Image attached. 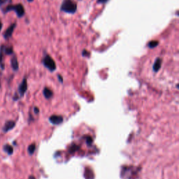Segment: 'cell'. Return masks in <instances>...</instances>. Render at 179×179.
I'll list each match as a JSON object with an SVG mask.
<instances>
[{"instance_id": "cell-1", "label": "cell", "mask_w": 179, "mask_h": 179, "mask_svg": "<svg viewBox=\"0 0 179 179\" xmlns=\"http://www.w3.org/2000/svg\"><path fill=\"white\" fill-rule=\"evenodd\" d=\"M77 9V4L74 0H63L60 6V11L69 14H74Z\"/></svg>"}, {"instance_id": "cell-2", "label": "cell", "mask_w": 179, "mask_h": 179, "mask_svg": "<svg viewBox=\"0 0 179 179\" xmlns=\"http://www.w3.org/2000/svg\"><path fill=\"white\" fill-rule=\"evenodd\" d=\"M13 11L16 12V15L18 16V18H22L25 16V8L23 4H15V5H9L6 7L5 9V13H7V12Z\"/></svg>"}, {"instance_id": "cell-3", "label": "cell", "mask_w": 179, "mask_h": 179, "mask_svg": "<svg viewBox=\"0 0 179 179\" xmlns=\"http://www.w3.org/2000/svg\"><path fill=\"white\" fill-rule=\"evenodd\" d=\"M42 63L46 68H47L50 71H54L56 69V64L50 55L46 53L43 57Z\"/></svg>"}, {"instance_id": "cell-4", "label": "cell", "mask_w": 179, "mask_h": 179, "mask_svg": "<svg viewBox=\"0 0 179 179\" xmlns=\"http://www.w3.org/2000/svg\"><path fill=\"white\" fill-rule=\"evenodd\" d=\"M16 27V23H13L6 29V30L4 34V38H5V39H9V38L11 37V36L13 35V31L15 30Z\"/></svg>"}, {"instance_id": "cell-5", "label": "cell", "mask_w": 179, "mask_h": 179, "mask_svg": "<svg viewBox=\"0 0 179 179\" xmlns=\"http://www.w3.org/2000/svg\"><path fill=\"white\" fill-rule=\"evenodd\" d=\"M27 90V82L26 78L24 79L20 83V86H19V92H20V95L21 96H23L25 95V92Z\"/></svg>"}, {"instance_id": "cell-6", "label": "cell", "mask_w": 179, "mask_h": 179, "mask_svg": "<svg viewBox=\"0 0 179 179\" xmlns=\"http://www.w3.org/2000/svg\"><path fill=\"white\" fill-rule=\"evenodd\" d=\"M49 120L53 125H59L63 121V118L60 115H52L49 118Z\"/></svg>"}, {"instance_id": "cell-7", "label": "cell", "mask_w": 179, "mask_h": 179, "mask_svg": "<svg viewBox=\"0 0 179 179\" xmlns=\"http://www.w3.org/2000/svg\"><path fill=\"white\" fill-rule=\"evenodd\" d=\"M162 63H163V60L160 57L157 58L153 66V69L155 72H158L160 69L162 67Z\"/></svg>"}, {"instance_id": "cell-8", "label": "cell", "mask_w": 179, "mask_h": 179, "mask_svg": "<svg viewBox=\"0 0 179 179\" xmlns=\"http://www.w3.org/2000/svg\"><path fill=\"white\" fill-rule=\"evenodd\" d=\"M16 125V123L14 121H12V120H9V121L6 122V124L4 125V132H7L9 131H10L13 128H14Z\"/></svg>"}, {"instance_id": "cell-9", "label": "cell", "mask_w": 179, "mask_h": 179, "mask_svg": "<svg viewBox=\"0 0 179 179\" xmlns=\"http://www.w3.org/2000/svg\"><path fill=\"white\" fill-rule=\"evenodd\" d=\"M11 64L12 69H13L14 71H18L19 69V64H18V59H17L16 55H13V57L11 58Z\"/></svg>"}, {"instance_id": "cell-10", "label": "cell", "mask_w": 179, "mask_h": 179, "mask_svg": "<svg viewBox=\"0 0 179 179\" xmlns=\"http://www.w3.org/2000/svg\"><path fill=\"white\" fill-rule=\"evenodd\" d=\"M43 95H44V97L46 99L51 98L53 95V93L51 90H50L48 88H45L44 89H43Z\"/></svg>"}, {"instance_id": "cell-11", "label": "cell", "mask_w": 179, "mask_h": 179, "mask_svg": "<svg viewBox=\"0 0 179 179\" xmlns=\"http://www.w3.org/2000/svg\"><path fill=\"white\" fill-rule=\"evenodd\" d=\"M4 48V46H2L1 48H0V67H1L2 69L4 68V64L3 62Z\"/></svg>"}, {"instance_id": "cell-12", "label": "cell", "mask_w": 179, "mask_h": 179, "mask_svg": "<svg viewBox=\"0 0 179 179\" xmlns=\"http://www.w3.org/2000/svg\"><path fill=\"white\" fill-rule=\"evenodd\" d=\"M158 45H159L158 41L153 40V41H151V42H148V43L147 44V46L149 48H155L158 46Z\"/></svg>"}, {"instance_id": "cell-13", "label": "cell", "mask_w": 179, "mask_h": 179, "mask_svg": "<svg viewBox=\"0 0 179 179\" xmlns=\"http://www.w3.org/2000/svg\"><path fill=\"white\" fill-rule=\"evenodd\" d=\"M3 149H4V151L6 152V153H8L9 155H11L12 153H13V148H12V146H11L10 145H9V144L5 145V146H4Z\"/></svg>"}, {"instance_id": "cell-14", "label": "cell", "mask_w": 179, "mask_h": 179, "mask_svg": "<svg viewBox=\"0 0 179 179\" xmlns=\"http://www.w3.org/2000/svg\"><path fill=\"white\" fill-rule=\"evenodd\" d=\"M4 53H5L6 55H12L13 53V48L12 46H4Z\"/></svg>"}, {"instance_id": "cell-15", "label": "cell", "mask_w": 179, "mask_h": 179, "mask_svg": "<svg viewBox=\"0 0 179 179\" xmlns=\"http://www.w3.org/2000/svg\"><path fill=\"white\" fill-rule=\"evenodd\" d=\"M36 150V145L35 144H32L29 146L28 147V152L30 155H32L34 153H35Z\"/></svg>"}, {"instance_id": "cell-16", "label": "cell", "mask_w": 179, "mask_h": 179, "mask_svg": "<svg viewBox=\"0 0 179 179\" xmlns=\"http://www.w3.org/2000/svg\"><path fill=\"white\" fill-rule=\"evenodd\" d=\"M78 149H79V147L76 146V145H74V146H71V148H70V152H71V153H74V152Z\"/></svg>"}, {"instance_id": "cell-17", "label": "cell", "mask_w": 179, "mask_h": 179, "mask_svg": "<svg viewBox=\"0 0 179 179\" xmlns=\"http://www.w3.org/2000/svg\"><path fill=\"white\" fill-rule=\"evenodd\" d=\"M108 2V0H97V4H105Z\"/></svg>"}, {"instance_id": "cell-18", "label": "cell", "mask_w": 179, "mask_h": 179, "mask_svg": "<svg viewBox=\"0 0 179 179\" xmlns=\"http://www.w3.org/2000/svg\"><path fill=\"white\" fill-rule=\"evenodd\" d=\"M82 55H83V57H89L90 53L88 51H87L86 50H83V52H82Z\"/></svg>"}, {"instance_id": "cell-19", "label": "cell", "mask_w": 179, "mask_h": 179, "mask_svg": "<svg viewBox=\"0 0 179 179\" xmlns=\"http://www.w3.org/2000/svg\"><path fill=\"white\" fill-rule=\"evenodd\" d=\"M9 2H10V0H0V6L4 5V4L8 3Z\"/></svg>"}, {"instance_id": "cell-20", "label": "cell", "mask_w": 179, "mask_h": 179, "mask_svg": "<svg viewBox=\"0 0 179 179\" xmlns=\"http://www.w3.org/2000/svg\"><path fill=\"white\" fill-rule=\"evenodd\" d=\"M87 144H88V145H91L92 143H93V139L90 137H88V138H87Z\"/></svg>"}, {"instance_id": "cell-21", "label": "cell", "mask_w": 179, "mask_h": 179, "mask_svg": "<svg viewBox=\"0 0 179 179\" xmlns=\"http://www.w3.org/2000/svg\"><path fill=\"white\" fill-rule=\"evenodd\" d=\"M58 79H59L60 83H62V82H63V79H62V77L61 76H60V74L58 75Z\"/></svg>"}, {"instance_id": "cell-22", "label": "cell", "mask_w": 179, "mask_h": 179, "mask_svg": "<svg viewBox=\"0 0 179 179\" xmlns=\"http://www.w3.org/2000/svg\"><path fill=\"white\" fill-rule=\"evenodd\" d=\"M35 113H38V112H39V110H38V108H37V107H35Z\"/></svg>"}, {"instance_id": "cell-23", "label": "cell", "mask_w": 179, "mask_h": 179, "mask_svg": "<svg viewBox=\"0 0 179 179\" xmlns=\"http://www.w3.org/2000/svg\"><path fill=\"white\" fill-rule=\"evenodd\" d=\"M2 27H3V24H2V23L1 21H0V32H1L2 29Z\"/></svg>"}, {"instance_id": "cell-24", "label": "cell", "mask_w": 179, "mask_h": 179, "mask_svg": "<svg viewBox=\"0 0 179 179\" xmlns=\"http://www.w3.org/2000/svg\"><path fill=\"white\" fill-rule=\"evenodd\" d=\"M29 179H36V178H35V176H30V177H29Z\"/></svg>"}, {"instance_id": "cell-25", "label": "cell", "mask_w": 179, "mask_h": 179, "mask_svg": "<svg viewBox=\"0 0 179 179\" xmlns=\"http://www.w3.org/2000/svg\"><path fill=\"white\" fill-rule=\"evenodd\" d=\"M34 1V0H27L28 2H32Z\"/></svg>"}, {"instance_id": "cell-26", "label": "cell", "mask_w": 179, "mask_h": 179, "mask_svg": "<svg viewBox=\"0 0 179 179\" xmlns=\"http://www.w3.org/2000/svg\"><path fill=\"white\" fill-rule=\"evenodd\" d=\"M79 1H81V0H79Z\"/></svg>"}]
</instances>
